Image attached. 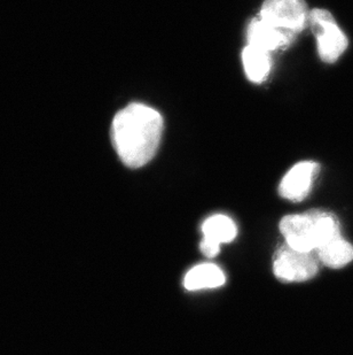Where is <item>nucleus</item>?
Here are the masks:
<instances>
[{
  "label": "nucleus",
  "mask_w": 353,
  "mask_h": 355,
  "mask_svg": "<svg viewBox=\"0 0 353 355\" xmlns=\"http://www.w3.org/2000/svg\"><path fill=\"white\" fill-rule=\"evenodd\" d=\"M162 115L147 106L132 103L120 110L111 124V141L127 167L137 169L156 155L163 134Z\"/></svg>",
  "instance_id": "nucleus-1"
},
{
  "label": "nucleus",
  "mask_w": 353,
  "mask_h": 355,
  "mask_svg": "<svg viewBox=\"0 0 353 355\" xmlns=\"http://www.w3.org/2000/svg\"><path fill=\"white\" fill-rule=\"evenodd\" d=\"M201 252L203 253L208 258H213L216 257L220 251V245L217 244L215 241H209L203 238L200 244Z\"/></svg>",
  "instance_id": "nucleus-12"
},
{
  "label": "nucleus",
  "mask_w": 353,
  "mask_h": 355,
  "mask_svg": "<svg viewBox=\"0 0 353 355\" xmlns=\"http://www.w3.org/2000/svg\"><path fill=\"white\" fill-rule=\"evenodd\" d=\"M242 62L248 80L253 83H263L270 75L272 57L270 52L248 45L242 51Z\"/></svg>",
  "instance_id": "nucleus-8"
},
{
  "label": "nucleus",
  "mask_w": 353,
  "mask_h": 355,
  "mask_svg": "<svg viewBox=\"0 0 353 355\" xmlns=\"http://www.w3.org/2000/svg\"><path fill=\"white\" fill-rule=\"evenodd\" d=\"M295 38L296 35L279 29L260 17L253 19L247 28L248 45L258 47L270 53L289 47Z\"/></svg>",
  "instance_id": "nucleus-7"
},
{
  "label": "nucleus",
  "mask_w": 353,
  "mask_h": 355,
  "mask_svg": "<svg viewBox=\"0 0 353 355\" xmlns=\"http://www.w3.org/2000/svg\"><path fill=\"white\" fill-rule=\"evenodd\" d=\"M203 238L215 241L217 244L230 243L237 237V228L232 218L226 215H212L202 225Z\"/></svg>",
  "instance_id": "nucleus-11"
},
{
  "label": "nucleus",
  "mask_w": 353,
  "mask_h": 355,
  "mask_svg": "<svg viewBox=\"0 0 353 355\" xmlns=\"http://www.w3.org/2000/svg\"><path fill=\"white\" fill-rule=\"evenodd\" d=\"M319 164L314 161H302L295 164L281 181L279 193L290 201H302L310 193L314 178L319 173Z\"/></svg>",
  "instance_id": "nucleus-6"
},
{
  "label": "nucleus",
  "mask_w": 353,
  "mask_h": 355,
  "mask_svg": "<svg viewBox=\"0 0 353 355\" xmlns=\"http://www.w3.org/2000/svg\"><path fill=\"white\" fill-rule=\"evenodd\" d=\"M318 270L319 266L312 252L297 251L286 244L274 255L273 272L280 281H309L317 275Z\"/></svg>",
  "instance_id": "nucleus-4"
},
{
  "label": "nucleus",
  "mask_w": 353,
  "mask_h": 355,
  "mask_svg": "<svg viewBox=\"0 0 353 355\" xmlns=\"http://www.w3.org/2000/svg\"><path fill=\"white\" fill-rule=\"evenodd\" d=\"M280 232L286 238L287 245L297 251H317L321 245L314 209L304 214L287 215L281 220Z\"/></svg>",
  "instance_id": "nucleus-5"
},
{
  "label": "nucleus",
  "mask_w": 353,
  "mask_h": 355,
  "mask_svg": "<svg viewBox=\"0 0 353 355\" xmlns=\"http://www.w3.org/2000/svg\"><path fill=\"white\" fill-rule=\"evenodd\" d=\"M309 26L317 38L318 53L323 62L334 64L345 52L349 40L329 10L314 8L309 14Z\"/></svg>",
  "instance_id": "nucleus-2"
},
{
  "label": "nucleus",
  "mask_w": 353,
  "mask_h": 355,
  "mask_svg": "<svg viewBox=\"0 0 353 355\" xmlns=\"http://www.w3.org/2000/svg\"><path fill=\"white\" fill-rule=\"evenodd\" d=\"M225 274L218 266L203 263L194 267L187 272L183 279V286L188 291L219 288L225 284Z\"/></svg>",
  "instance_id": "nucleus-9"
},
{
  "label": "nucleus",
  "mask_w": 353,
  "mask_h": 355,
  "mask_svg": "<svg viewBox=\"0 0 353 355\" xmlns=\"http://www.w3.org/2000/svg\"><path fill=\"white\" fill-rule=\"evenodd\" d=\"M309 10L304 0H264L258 17L291 34L309 26Z\"/></svg>",
  "instance_id": "nucleus-3"
},
{
  "label": "nucleus",
  "mask_w": 353,
  "mask_h": 355,
  "mask_svg": "<svg viewBox=\"0 0 353 355\" xmlns=\"http://www.w3.org/2000/svg\"><path fill=\"white\" fill-rule=\"evenodd\" d=\"M320 261L330 268H341L353 260V246L343 237L323 245L317 250Z\"/></svg>",
  "instance_id": "nucleus-10"
}]
</instances>
